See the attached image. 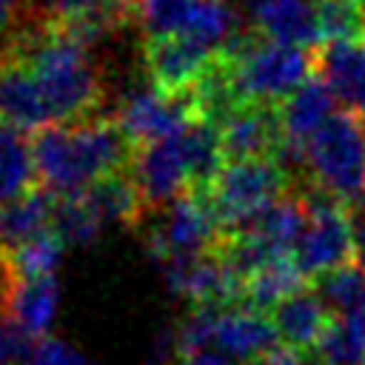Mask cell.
Listing matches in <instances>:
<instances>
[{"label": "cell", "mask_w": 365, "mask_h": 365, "mask_svg": "<svg viewBox=\"0 0 365 365\" xmlns=\"http://www.w3.org/2000/svg\"><path fill=\"white\" fill-rule=\"evenodd\" d=\"M279 348L277 328L268 314L251 311V308H225L217 319L214 331V351L228 356L237 365L257 362Z\"/></svg>", "instance_id": "13"}, {"label": "cell", "mask_w": 365, "mask_h": 365, "mask_svg": "<svg viewBox=\"0 0 365 365\" xmlns=\"http://www.w3.org/2000/svg\"><path fill=\"white\" fill-rule=\"evenodd\" d=\"M314 359L319 365H365V317L331 319Z\"/></svg>", "instance_id": "24"}, {"label": "cell", "mask_w": 365, "mask_h": 365, "mask_svg": "<svg viewBox=\"0 0 365 365\" xmlns=\"http://www.w3.org/2000/svg\"><path fill=\"white\" fill-rule=\"evenodd\" d=\"M351 205H354V202H351ZM356 205H362V208H365V194H362V197L356 200Z\"/></svg>", "instance_id": "35"}, {"label": "cell", "mask_w": 365, "mask_h": 365, "mask_svg": "<svg viewBox=\"0 0 365 365\" xmlns=\"http://www.w3.org/2000/svg\"><path fill=\"white\" fill-rule=\"evenodd\" d=\"M0 120L11 123L26 134L51 125L31 71L9 51L0 54Z\"/></svg>", "instance_id": "16"}, {"label": "cell", "mask_w": 365, "mask_h": 365, "mask_svg": "<svg viewBox=\"0 0 365 365\" xmlns=\"http://www.w3.org/2000/svg\"><path fill=\"white\" fill-rule=\"evenodd\" d=\"M154 217L157 222L148 228V251L160 259V265L168 259L208 254L222 240L220 222L205 194L188 191L163 211H157Z\"/></svg>", "instance_id": "7"}, {"label": "cell", "mask_w": 365, "mask_h": 365, "mask_svg": "<svg viewBox=\"0 0 365 365\" xmlns=\"http://www.w3.org/2000/svg\"><path fill=\"white\" fill-rule=\"evenodd\" d=\"M331 311L322 305V299L317 297V291H297L288 299H282L274 311H271V322L277 328L279 345L305 356H314L319 339L325 336L328 325H331Z\"/></svg>", "instance_id": "15"}, {"label": "cell", "mask_w": 365, "mask_h": 365, "mask_svg": "<svg viewBox=\"0 0 365 365\" xmlns=\"http://www.w3.org/2000/svg\"><path fill=\"white\" fill-rule=\"evenodd\" d=\"M6 54V51H3ZM34 77L51 125H77L106 117V74L88 43L37 14L9 48Z\"/></svg>", "instance_id": "1"}, {"label": "cell", "mask_w": 365, "mask_h": 365, "mask_svg": "<svg viewBox=\"0 0 365 365\" xmlns=\"http://www.w3.org/2000/svg\"><path fill=\"white\" fill-rule=\"evenodd\" d=\"M351 211V228H354V262L365 268V208L362 205H348Z\"/></svg>", "instance_id": "33"}, {"label": "cell", "mask_w": 365, "mask_h": 365, "mask_svg": "<svg viewBox=\"0 0 365 365\" xmlns=\"http://www.w3.org/2000/svg\"><path fill=\"white\" fill-rule=\"evenodd\" d=\"M362 125H365V117H362Z\"/></svg>", "instance_id": "36"}, {"label": "cell", "mask_w": 365, "mask_h": 365, "mask_svg": "<svg viewBox=\"0 0 365 365\" xmlns=\"http://www.w3.org/2000/svg\"><path fill=\"white\" fill-rule=\"evenodd\" d=\"M17 282H20V274L11 262V257L0 251V319H6L11 314V299H14Z\"/></svg>", "instance_id": "32"}, {"label": "cell", "mask_w": 365, "mask_h": 365, "mask_svg": "<svg viewBox=\"0 0 365 365\" xmlns=\"http://www.w3.org/2000/svg\"><path fill=\"white\" fill-rule=\"evenodd\" d=\"M31 154L37 185L54 197H66L91 188L108 174L131 168L137 148L117 117L106 114L77 125H48L34 131Z\"/></svg>", "instance_id": "2"}, {"label": "cell", "mask_w": 365, "mask_h": 365, "mask_svg": "<svg viewBox=\"0 0 365 365\" xmlns=\"http://www.w3.org/2000/svg\"><path fill=\"white\" fill-rule=\"evenodd\" d=\"M245 9L254 20L251 26L262 37L282 46L317 51L322 31L314 0H245Z\"/></svg>", "instance_id": "12"}, {"label": "cell", "mask_w": 365, "mask_h": 365, "mask_svg": "<svg viewBox=\"0 0 365 365\" xmlns=\"http://www.w3.org/2000/svg\"><path fill=\"white\" fill-rule=\"evenodd\" d=\"M60 288L54 277H20L11 299V322L29 334L34 342L48 339V331L57 317Z\"/></svg>", "instance_id": "19"}, {"label": "cell", "mask_w": 365, "mask_h": 365, "mask_svg": "<svg viewBox=\"0 0 365 365\" xmlns=\"http://www.w3.org/2000/svg\"><path fill=\"white\" fill-rule=\"evenodd\" d=\"M26 365H91L74 345L60 342V339H40L34 345V354Z\"/></svg>", "instance_id": "31"}, {"label": "cell", "mask_w": 365, "mask_h": 365, "mask_svg": "<svg viewBox=\"0 0 365 365\" xmlns=\"http://www.w3.org/2000/svg\"><path fill=\"white\" fill-rule=\"evenodd\" d=\"M225 163L274 160L285 140L279 111L271 106H240L220 128Z\"/></svg>", "instance_id": "11"}, {"label": "cell", "mask_w": 365, "mask_h": 365, "mask_svg": "<svg viewBox=\"0 0 365 365\" xmlns=\"http://www.w3.org/2000/svg\"><path fill=\"white\" fill-rule=\"evenodd\" d=\"M325 43L365 40V0H314Z\"/></svg>", "instance_id": "26"}, {"label": "cell", "mask_w": 365, "mask_h": 365, "mask_svg": "<svg viewBox=\"0 0 365 365\" xmlns=\"http://www.w3.org/2000/svg\"><path fill=\"white\" fill-rule=\"evenodd\" d=\"M37 185L31 137L0 120V205L17 200Z\"/></svg>", "instance_id": "21"}, {"label": "cell", "mask_w": 365, "mask_h": 365, "mask_svg": "<svg viewBox=\"0 0 365 365\" xmlns=\"http://www.w3.org/2000/svg\"><path fill=\"white\" fill-rule=\"evenodd\" d=\"M37 14L34 0H0V54L14 46Z\"/></svg>", "instance_id": "29"}, {"label": "cell", "mask_w": 365, "mask_h": 365, "mask_svg": "<svg viewBox=\"0 0 365 365\" xmlns=\"http://www.w3.org/2000/svg\"><path fill=\"white\" fill-rule=\"evenodd\" d=\"M220 54L228 57L237 94L245 106L279 108L311 80V68H317L314 51L274 43L254 26H245Z\"/></svg>", "instance_id": "3"}, {"label": "cell", "mask_w": 365, "mask_h": 365, "mask_svg": "<svg viewBox=\"0 0 365 365\" xmlns=\"http://www.w3.org/2000/svg\"><path fill=\"white\" fill-rule=\"evenodd\" d=\"M214 51L197 46L185 34L143 40V63L148 83L163 94H188L205 74Z\"/></svg>", "instance_id": "10"}, {"label": "cell", "mask_w": 365, "mask_h": 365, "mask_svg": "<svg viewBox=\"0 0 365 365\" xmlns=\"http://www.w3.org/2000/svg\"><path fill=\"white\" fill-rule=\"evenodd\" d=\"M291 191L294 185L288 174L274 160H242L225 163L205 197L222 237H234Z\"/></svg>", "instance_id": "5"}, {"label": "cell", "mask_w": 365, "mask_h": 365, "mask_svg": "<svg viewBox=\"0 0 365 365\" xmlns=\"http://www.w3.org/2000/svg\"><path fill=\"white\" fill-rule=\"evenodd\" d=\"M317 77L334 100L356 117H365V43H325L314 51Z\"/></svg>", "instance_id": "14"}, {"label": "cell", "mask_w": 365, "mask_h": 365, "mask_svg": "<svg viewBox=\"0 0 365 365\" xmlns=\"http://www.w3.org/2000/svg\"><path fill=\"white\" fill-rule=\"evenodd\" d=\"M308 182L351 205L365 194V125L362 117L336 111L308 143Z\"/></svg>", "instance_id": "4"}, {"label": "cell", "mask_w": 365, "mask_h": 365, "mask_svg": "<svg viewBox=\"0 0 365 365\" xmlns=\"http://www.w3.org/2000/svg\"><path fill=\"white\" fill-rule=\"evenodd\" d=\"M308 211V225L294 248V265L305 279H319L354 259V228L345 202L314 182L294 188Z\"/></svg>", "instance_id": "6"}, {"label": "cell", "mask_w": 365, "mask_h": 365, "mask_svg": "<svg viewBox=\"0 0 365 365\" xmlns=\"http://www.w3.org/2000/svg\"><path fill=\"white\" fill-rule=\"evenodd\" d=\"M34 339L11 319H0V365H26L34 354Z\"/></svg>", "instance_id": "30"}, {"label": "cell", "mask_w": 365, "mask_h": 365, "mask_svg": "<svg viewBox=\"0 0 365 365\" xmlns=\"http://www.w3.org/2000/svg\"><path fill=\"white\" fill-rule=\"evenodd\" d=\"M194 0H137V26L145 40L182 34Z\"/></svg>", "instance_id": "27"}, {"label": "cell", "mask_w": 365, "mask_h": 365, "mask_svg": "<svg viewBox=\"0 0 365 365\" xmlns=\"http://www.w3.org/2000/svg\"><path fill=\"white\" fill-rule=\"evenodd\" d=\"M131 171H134V180L140 185L143 200H145L151 214L163 211L177 197L191 191V177H188L180 134L137 148Z\"/></svg>", "instance_id": "9"}, {"label": "cell", "mask_w": 365, "mask_h": 365, "mask_svg": "<svg viewBox=\"0 0 365 365\" xmlns=\"http://www.w3.org/2000/svg\"><path fill=\"white\" fill-rule=\"evenodd\" d=\"M314 291L334 319L365 317V268H359L356 262L319 277Z\"/></svg>", "instance_id": "23"}, {"label": "cell", "mask_w": 365, "mask_h": 365, "mask_svg": "<svg viewBox=\"0 0 365 365\" xmlns=\"http://www.w3.org/2000/svg\"><path fill=\"white\" fill-rule=\"evenodd\" d=\"M63 240L51 231L34 237L31 242H26L20 251L11 254V262L17 268L20 277H54V268L60 262V254H63Z\"/></svg>", "instance_id": "28"}, {"label": "cell", "mask_w": 365, "mask_h": 365, "mask_svg": "<svg viewBox=\"0 0 365 365\" xmlns=\"http://www.w3.org/2000/svg\"><path fill=\"white\" fill-rule=\"evenodd\" d=\"M180 365H237L231 362L228 356H222L220 351H202V354H191V356H182Z\"/></svg>", "instance_id": "34"}, {"label": "cell", "mask_w": 365, "mask_h": 365, "mask_svg": "<svg viewBox=\"0 0 365 365\" xmlns=\"http://www.w3.org/2000/svg\"><path fill=\"white\" fill-rule=\"evenodd\" d=\"M106 222L100 220L97 208L91 205V200L86 197V191L80 194H66L54 200V217H51V228L54 234L68 242V245H86L91 242L100 228Z\"/></svg>", "instance_id": "25"}, {"label": "cell", "mask_w": 365, "mask_h": 365, "mask_svg": "<svg viewBox=\"0 0 365 365\" xmlns=\"http://www.w3.org/2000/svg\"><path fill=\"white\" fill-rule=\"evenodd\" d=\"M134 148L168 140L182 134L188 125L200 123L191 91L188 94H163L151 83L145 88H131L114 114Z\"/></svg>", "instance_id": "8"}, {"label": "cell", "mask_w": 365, "mask_h": 365, "mask_svg": "<svg viewBox=\"0 0 365 365\" xmlns=\"http://www.w3.org/2000/svg\"><path fill=\"white\" fill-rule=\"evenodd\" d=\"M54 200L57 197L51 191H46L43 185H34L17 200L0 205V251L11 257L34 237L51 231Z\"/></svg>", "instance_id": "17"}, {"label": "cell", "mask_w": 365, "mask_h": 365, "mask_svg": "<svg viewBox=\"0 0 365 365\" xmlns=\"http://www.w3.org/2000/svg\"><path fill=\"white\" fill-rule=\"evenodd\" d=\"M336 100L328 91V86L319 77H311L302 88H297L277 111H279V123L288 140L297 143H308L336 111H334Z\"/></svg>", "instance_id": "20"}, {"label": "cell", "mask_w": 365, "mask_h": 365, "mask_svg": "<svg viewBox=\"0 0 365 365\" xmlns=\"http://www.w3.org/2000/svg\"><path fill=\"white\" fill-rule=\"evenodd\" d=\"M86 197L91 200V205L97 208L103 222H117L125 228H143L145 220L151 217L131 168L97 180L91 188H86Z\"/></svg>", "instance_id": "18"}, {"label": "cell", "mask_w": 365, "mask_h": 365, "mask_svg": "<svg viewBox=\"0 0 365 365\" xmlns=\"http://www.w3.org/2000/svg\"><path fill=\"white\" fill-rule=\"evenodd\" d=\"M302 282H305V277L297 271L294 259L271 262V265H265L262 271H257L251 279H245L242 302H240V305L271 317V311H274L282 299H288L291 294L302 291Z\"/></svg>", "instance_id": "22"}]
</instances>
